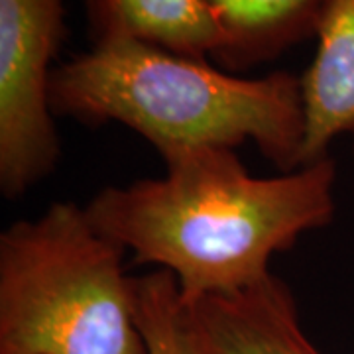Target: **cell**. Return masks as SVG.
Masks as SVG:
<instances>
[{"label":"cell","mask_w":354,"mask_h":354,"mask_svg":"<svg viewBox=\"0 0 354 354\" xmlns=\"http://www.w3.org/2000/svg\"><path fill=\"white\" fill-rule=\"evenodd\" d=\"M227 46L218 59L230 67L258 64L317 34L329 0H207Z\"/></svg>","instance_id":"cell-8"},{"label":"cell","mask_w":354,"mask_h":354,"mask_svg":"<svg viewBox=\"0 0 354 354\" xmlns=\"http://www.w3.org/2000/svg\"><path fill=\"white\" fill-rule=\"evenodd\" d=\"M53 114L120 122L162 158L252 142L286 171L304 167L301 79H241L136 39H104L51 75Z\"/></svg>","instance_id":"cell-2"},{"label":"cell","mask_w":354,"mask_h":354,"mask_svg":"<svg viewBox=\"0 0 354 354\" xmlns=\"http://www.w3.org/2000/svg\"><path fill=\"white\" fill-rule=\"evenodd\" d=\"M132 304L148 354H205L174 274L156 270L132 278Z\"/></svg>","instance_id":"cell-9"},{"label":"cell","mask_w":354,"mask_h":354,"mask_svg":"<svg viewBox=\"0 0 354 354\" xmlns=\"http://www.w3.org/2000/svg\"><path fill=\"white\" fill-rule=\"evenodd\" d=\"M185 305L205 354H321L305 337L291 291L274 274L239 293Z\"/></svg>","instance_id":"cell-5"},{"label":"cell","mask_w":354,"mask_h":354,"mask_svg":"<svg viewBox=\"0 0 354 354\" xmlns=\"http://www.w3.org/2000/svg\"><path fill=\"white\" fill-rule=\"evenodd\" d=\"M95 41L136 39L203 59L227 46L215 10L207 0H85Z\"/></svg>","instance_id":"cell-7"},{"label":"cell","mask_w":354,"mask_h":354,"mask_svg":"<svg viewBox=\"0 0 354 354\" xmlns=\"http://www.w3.org/2000/svg\"><path fill=\"white\" fill-rule=\"evenodd\" d=\"M124 248L77 203L0 234V354H148Z\"/></svg>","instance_id":"cell-3"},{"label":"cell","mask_w":354,"mask_h":354,"mask_svg":"<svg viewBox=\"0 0 354 354\" xmlns=\"http://www.w3.org/2000/svg\"><path fill=\"white\" fill-rule=\"evenodd\" d=\"M164 164V177L104 187L85 211L138 264L174 274L185 301L260 283L276 254L335 215L330 158L276 177L252 176L230 148L185 150Z\"/></svg>","instance_id":"cell-1"},{"label":"cell","mask_w":354,"mask_h":354,"mask_svg":"<svg viewBox=\"0 0 354 354\" xmlns=\"http://www.w3.org/2000/svg\"><path fill=\"white\" fill-rule=\"evenodd\" d=\"M315 36V57L301 79L304 165L329 158L337 138L354 148V0H329Z\"/></svg>","instance_id":"cell-6"},{"label":"cell","mask_w":354,"mask_h":354,"mask_svg":"<svg viewBox=\"0 0 354 354\" xmlns=\"http://www.w3.org/2000/svg\"><path fill=\"white\" fill-rule=\"evenodd\" d=\"M62 26L64 0H0V191L8 199L59 160L50 65Z\"/></svg>","instance_id":"cell-4"}]
</instances>
